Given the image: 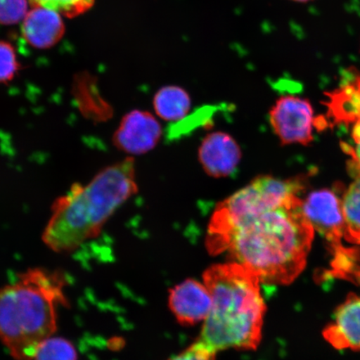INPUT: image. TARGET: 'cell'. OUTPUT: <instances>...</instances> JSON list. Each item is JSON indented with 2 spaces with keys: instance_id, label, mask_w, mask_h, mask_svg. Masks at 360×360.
Here are the masks:
<instances>
[{
  "instance_id": "1",
  "label": "cell",
  "mask_w": 360,
  "mask_h": 360,
  "mask_svg": "<svg viewBox=\"0 0 360 360\" xmlns=\"http://www.w3.org/2000/svg\"><path fill=\"white\" fill-rule=\"evenodd\" d=\"M304 188L300 178L255 179L216 207L207 249L227 253L261 283L290 285L303 272L314 237L299 196Z\"/></svg>"
},
{
  "instance_id": "2",
  "label": "cell",
  "mask_w": 360,
  "mask_h": 360,
  "mask_svg": "<svg viewBox=\"0 0 360 360\" xmlns=\"http://www.w3.org/2000/svg\"><path fill=\"white\" fill-rule=\"evenodd\" d=\"M138 192L134 160L107 166L86 184H75L53 201L42 240L58 254H70L96 238L124 202Z\"/></svg>"
},
{
  "instance_id": "3",
  "label": "cell",
  "mask_w": 360,
  "mask_h": 360,
  "mask_svg": "<svg viewBox=\"0 0 360 360\" xmlns=\"http://www.w3.org/2000/svg\"><path fill=\"white\" fill-rule=\"evenodd\" d=\"M202 278L212 304L199 340L215 353L257 349L266 312L257 274L232 262L213 265Z\"/></svg>"
},
{
  "instance_id": "4",
  "label": "cell",
  "mask_w": 360,
  "mask_h": 360,
  "mask_svg": "<svg viewBox=\"0 0 360 360\" xmlns=\"http://www.w3.org/2000/svg\"><path fill=\"white\" fill-rule=\"evenodd\" d=\"M66 278L60 271L27 270L0 288V341L16 360H33L57 330V307H66Z\"/></svg>"
},
{
  "instance_id": "5",
  "label": "cell",
  "mask_w": 360,
  "mask_h": 360,
  "mask_svg": "<svg viewBox=\"0 0 360 360\" xmlns=\"http://www.w3.org/2000/svg\"><path fill=\"white\" fill-rule=\"evenodd\" d=\"M303 210L314 231L321 233L334 250L335 265L340 264L343 274L348 272L347 265L355 254L349 253L342 244L345 226L340 198L328 188L315 191L303 200Z\"/></svg>"
},
{
  "instance_id": "6",
  "label": "cell",
  "mask_w": 360,
  "mask_h": 360,
  "mask_svg": "<svg viewBox=\"0 0 360 360\" xmlns=\"http://www.w3.org/2000/svg\"><path fill=\"white\" fill-rule=\"evenodd\" d=\"M269 120L282 145L308 146L314 141V110L305 98L282 96L269 112Z\"/></svg>"
},
{
  "instance_id": "7",
  "label": "cell",
  "mask_w": 360,
  "mask_h": 360,
  "mask_svg": "<svg viewBox=\"0 0 360 360\" xmlns=\"http://www.w3.org/2000/svg\"><path fill=\"white\" fill-rule=\"evenodd\" d=\"M161 125L154 115L143 110H133L121 120L112 135V143L124 154H147L159 143Z\"/></svg>"
},
{
  "instance_id": "8",
  "label": "cell",
  "mask_w": 360,
  "mask_h": 360,
  "mask_svg": "<svg viewBox=\"0 0 360 360\" xmlns=\"http://www.w3.org/2000/svg\"><path fill=\"white\" fill-rule=\"evenodd\" d=\"M212 300L204 283L184 281L170 290L169 305L175 318L183 326L205 321L210 311Z\"/></svg>"
},
{
  "instance_id": "9",
  "label": "cell",
  "mask_w": 360,
  "mask_h": 360,
  "mask_svg": "<svg viewBox=\"0 0 360 360\" xmlns=\"http://www.w3.org/2000/svg\"><path fill=\"white\" fill-rule=\"evenodd\" d=\"M200 160L205 172L214 178L236 172L241 159L240 146L231 135L215 132L207 135L200 148Z\"/></svg>"
},
{
  "instance_id": "10",
  "label": "cell",
  "mask_w": 360,
  "mask_h": 360,
  "mask_svg": "<svg viewBox=\"0 0 360 360\" xmlns=\"http://www.w3.org/2000/svg\"><path fill=\"white\" fill-rule=\"evenodd\" d=\"M323 335L335 349L360 350V296L348 295L337 309L334 321L326 328Z\"/></svg>"
},
{
  "instance_id": "11",
  "label": "cell",
  "mask_w": 360,
  "mask_h": 360,
  "mask_svg": "<svg viewBox=\"0 0 360 360\" xmlns=\"http://www.w3.org/2000/svg\"><path fill=\"white\" fill-rule=\"evenodd\" d=\"M62 15L44 7H33L22 21V37L31 46L44 49L55 46L65 33Z\"/></svg>"
},
{
  "instance_id": "12",
  "label": "cell",
  "mask_w": 360,
  "mask_h": 360,
  "mask_svg": "<svg viewBox=\"0 0 360 360\" xmlns=\"http://www.w3.org/2000/svg\"><path fill=\"white\" fill-rule=\"evenodd\" d=\"M350 82L328 94V109L337 120L352 124L360 116V75H356Z\"/></svg>"
},
{
  "instance_id": "13",
  "label": "cell",
  "mask_w": 360,
  "mask_h": 360,
  "mask_svg": "<svg viewBox=\"0 0 360 360\" xmlns=\"http://www.w3.org/2000/svg\"><path fill=\"white\" fill-rule=\"evenodd\" d=\"M154 107L162 120H183L191 110V100L188 94L178 86H165L159 90L154 98Z\"/></svg>"
},
{
  "instance_id": "14",
  "label": "cell",
  "mask_w": 360,
  "mask_h": 360,
  "mask_svg": "<svg viewBox=\"0 0 360 360\" xmlns=\"http://www.w3.org/2000/svg\"><path fill=\"white\" fill-rule=\"evenodd\" d=\"M345 219V240L360 245V174L355 176L341 199Z\"/></svg>"
},
{
  "instance_id": "15",
  "label": "cell",
  "mask_w": 360,
  "mask_h": 360,
  "mask_svg": "<svg viewBox=\"0 0 360 360\" xmlns=\"http://www.w3.org/2000/svg\"><path fill=\"white\" fill-rule=\"evenodd\" d=\"M77 352L70 341L51 337L36 351L34 360H77Z\"/></svg>"
},
{
  "instance_id": "16",
  "label": "cell",
  "mask_w": 360,
  "mask_h": 360,
  "mask_svg": "<svg viewBox=\"0 0 360 360\" xmlns=\"http://www.w3.org/2000/svg\"><path fill=\"white\" fill-rule=\"evenodd\" d=\"M32 7H44L68 18L77 17L91 8L94 0H29Z\"/></svg>"
},
{
  "instance_id": "17",
  "label": "cell",
  "mask_w": 360,
  "mask_h": 360,
  "mask_svg": "<svg viewBox=\"0 0 360 360\" xmlns=\"http://www.w3.org/2000/svg\"><path fill=\"white\" fill-rule=\"evenodd\" d=\"M21 67L13 45L0 40V84L11 82L19 73Z\"/></svg>"
},
{
  "instance_id": "18",
  "label": "cell",
  "mask_w": 360,
  "mask_h": 360,
  "mask_svg": "<svg viewBox=\"0 0 360 360\" xmlns=\"http://www.w3.org/2000/svg\"><path fill=\"white\" fill-rule=\"evenodd\" d=\"M29 0H0V25H16L29 12Z\"/></svg>"
},
{
  "instance_id": "19",
  "label": "cell",
  "mask_w": 360,
  "mask_h": 360,
  "mask_svg": "<svg viewBox=\"0 0 360 360\" xmlns=\"http://www.w3.org/2000/svg\"><path fill=\"white\" fill-rule=\"evenodd\" d=\"M216 354L217 353L198 340L191 347L169 360H215Z\"/></svg>"
},
{
  "instance_id": "20",
  "label": "cell",
  "mask_w": 360,
  "mask_h": 360,
  "mask_svg": "<svg viewBox=\"0 0 360 360\" xmlns=\"http://www.w3.org/2000/svg\"><path fill=\"white\" fill-rule=\"evenodd\" d=\"M352 124V129H351L352 145H346L345 143L344 148L345 152L351 157L354 172L358 175L360 174V116Z\"/></svg>"
},
{
  "instance_id": "21",
  "label": "cell",
  "mask_w": 360,
  "mask_h": 360,
  "mask_svg": "<svg viewBox=\"0 0 360 360\" xmlns=\"http://www.w3.org/2000/svg\"><path fill=\"white\" fill-rule=\"evenodd\" d=\"M292 1L300 2V3H305L311 1V0H292Z\"/></svg>"
}]
</instances>
